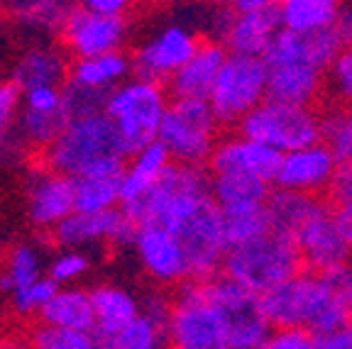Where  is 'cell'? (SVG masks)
Segmentation results:
<instances>
[{"label": "cell", "instance_id": "cell-22", "mask_svg": "<svg viewBox=\"0 0 352 349\" xmlns=\"http://www.w3.org/2000/svg\"><path fill=\"white\" fill-rule=\"evenodd\" d=\"M281 20L276 8L270 10H250L237 12L232 10V17L228 22L226 34H223V47L230 54L245 56H264L274 44V39L281 32Z\"/></svg>", "mask_w": 352, "mask_h": 349}, {"label": "cell", "instance_id": "cell-52", "mask_svg": "<svg viewBox=\"0 0 352 349\" xmlns=\"http://www.w3.org/2000/svg\"><path fill=\"white\" fill-rule=\"evenodd\" d=\"M0 88H3V81H0Z\"/></svg>", "mask_w": 352, "mask_h": 349}, {"label": "cell", "instance_id": "cell-5", "mask_svg": "<svg viewBox=\"0 0 352 349\" xmlns=\"http://www.w3.org/2000/svg\"><path fill=\"white\" fill-rule=\"evenodd\" d=\"M301 271L306 269L294 237L272 227L254 240L230 247L223 262V276L257 295L270 293Z\"/></svg>", "mask_w": 352, "mask_h": 349}, {"label": "cell", "instance_id": "cell-6", "mask_svg": "<svg viewBox=\"0 0 352 349\" xmlns=\"http://www.w3.org/2000/svg\"><path fill=\"white\" fill-rule=\"evenodd\" d=\"M169 88L160 81L132 76L110 91L105 115L116 122L127 152L138 154L160 139L162 122L169 110Z\"/></svg>", "mask_w": 352, "mask_h": 349}, {"label": "cell", "instance_id": "cell-43", "mask_svg": "<svg viewBox=\"0 0 352 349\" xmlns=\"http://www.w3.org/2000/svg\"><path fill=\"white\" fill-rule=\"evenodd\" d=\"M83 10L98 12V15L110 17H127L130 10L138 5V0H78Z\"/></svg>", "mask_w": 352, "mask_h": 349}, {"label": "cell", "instance_id": "cell-20", "mask_svg": "<svg viewBox=\"0 0 352 349\" xmlns=\"http://www.w3.org/2000/svg\"><path fill=\"white\" fill-rule=\"evenodd\" d=\"M270 185L272 183L257 176L237 174V171L210 174V196L226 220L264 213L272 198Z\"/></svg>", "mask_w": 352, "mask_h": 349}, {"label": "cell", "instance_id": "cell-16", "mask_svg": "<svg viewBox=\"0 0 352 349\" xmlns=\"http://www.w3.org/2000/svg\"><path fill=\"white\" fill-rule=\"evenodd\" d=\"M342 159L333 152L330 144L323 139L311 147L296 149V152L281 154L279 174H276V188L303 193V196H320L330 191L340 174Z\"/></svg>", "mask_w": 352, "mask_h": 349}, {"label": "cell", "instance_id": "cell-8", "mask_svg": "<svg viewBox=\"0 0 352 349\" xmlns=\"http://www.w3.org/2000/svg\"><path fill=\"white\" fill-rule=\"evenodd\" d=\"M171 349H228L226 317L210 298L206 281H186L171 295Z\"/></svg>", "mask_w": 352, "mask_h": 349}, {"label": "cell", "instance_id": "cell-31", "mask_svg": "<svg viewBox=\"0 0 352 349\" xmlns=\"http://www.w3.org/2000/svg\"><path fill=\"white\" fill-rule=\"evenodd\" d=\"M8 10L20 25L39 32H61L74 10L69 0H8Z\"/></svg>", "mask_w": 352, "mask_h": 349}, {"label": "cell", "instance_id": "cell-44", "mask_svg": "<svg viewBox=\"0 0 352 349\" xmlns=\"http://www.w3.org/2000/svg\"><path fill=\"white\" fill-rule=\"evenodd\" d=\"M330 198L336 207H352V161H342L340 174L330 188Z\"/></svg>", "mask_w": 352, "mask_h": 349}, {"label": "cell", "instance_id": "cell-42", "mask_svg": "<svg viewBox=\"0 0 352 349\" xmlns=\"http://www.w3.org/2000/svg\"><path fill=\"white\" fill-rule=\"evenodd\" d=\"M22 108L34 113H61L64 110V86L32 88L22 95Z\"/></svg>", "mask_w": 352, "mask_h": 349}, {"label": "cell", "instance_id": "cell-4", "mask_svg": "<svg viewBox=\"0 0 352 349\" xmlns=\"http://www.w3.org/2000/svg\"><path fill=\"white\" fill-rule=\"evenodd\" d=\"M130 159L116 122L105 113L78 117L64 127L56 142L42 152V164L69 179H81L105 166L125 164Z\"/></svg>", "mask_w": 352, "mask_h": 349}, {"label": "cell", "instance_id": "cell-9", "mask_svg": "<svg viewBox=\"0 0 352 349\" xmlns=\"http://www.w3.org/2000/svg\"><path fill=\"white\" fill-rule=\"evenodd\" d=\"M240 135L276 149L279 154L296 152L323 139V117L308 105L264 100L237 125Z\"/></svg>", "mask_w": 352, "mask_h": 349}, {"label": "cell", "instance_id": "cell-2", "mask_svg": "<svg viewBox=\"0 0 352 349\" xmlns=\"http://www.w3.org/2000/svg\"><path fill=\"white\" fill-rule=\"evenodd\" d=\"M259 298L272 328H301L318 337L352 322V264L301 271Z\"/></svg>", "mask_w": 352, "mask_h": 349}, {"label": "cell", "instance_id": "cell-10", "mask_svg": "<svg viewBox=\"0 0 352 349\" xmlns=\"http://www.w3.org/2000/svg\"><path fill=\"white\" fill-rule=\"evenodd\" d=\"M267 78L270 69L264 56L228 54L208 98L220 125H240L254 108H259L267 100Z\"/></svg>", "mask_w": 352, "mask_h": 349}, {"label": "cell", "instance_id": "cell-12", "mask_svg": "<svg viewBox=\"0 0 352 349\" xmlns=\"http://www.w3.org/2000/svg\"><path fill=\"white\" fill-rule=\"evenodd\" d=\"M201 42L204 39L198 30H193L184 20L166 22L149 32L135 49V56H132L135 76L169 83L171 76L196 54Z\"/></svg>", "mask_w": 352, "mask_h": 349}, {"label": "cell", "instance_id": "cell-33", "mask_svg": "<svg viewBox=\"0 0 352 349\" xmlns=\"http://www.w3.org/2000/svg\"><path fill=\"white\" fill-rule=\"evenodd\" d=\"M316 203H318V198L314 196L276 188L272 193L270 203H267V215H270L272 229H279V232H286V235L294 237L296 229L301 227V223L308 218V213L314 210Z\"/></svg>", "mask_w": 352, "mask_h": 349}, {"label": "cell", "instance_id": "cell-41", "mask_svg": "<svg viewBox=\"0 0 352 349\" xmlns=\"http://www.w3.org/2000/svg\"><path fill=\"white\" fill-rule=\"evenodd\" d=\"M259 349H316V335L301 328H272Z\"/></svg>", "mask_w": 352, "mask_h": 349}, {"label": "cell", "instance_id": "cell-3", "mask_svg": "<svg viewBox=\"0 0 352 349\" xmlns=\"http://www.w3.org/2000/svg\"><path fill=\"white\" fill-rule=\"evenodd\" d=\"M340 52V39L330 27L311 34L281 30L270 52L264 54L270 69L267 98L314 108L316 100L323 95L325 74Z\"/></svg>", "mask_w": 352, "mask_h": 349}, {"label": "cell", "instance_id": "cell-49", "mask_svg": "<svg viewBox=\"0 0 352 349\" xmlns=\"http://www.w3.org/2000/svg\"><path fill=\"white\" fill-rule=\"evenodd\" d=\"M0 349H34L28 337H6L0 339Z\"/></svg>", "mask_w": 352, "mask_h": 349}, {"label": "cell", "instance_id": "cell-25", "mask_svg": "<svg viewBox=\"0 0 352 349\" xmlns=\"http://www.w3.org/2000/svg\"><path fill=\"white\" fill-rule=\"evenodd\" d=\"M91 291L96 313V335L98 339L116 335L142 315V298L120 284H98Z\"/></svg>", "mask_w": 352, "mask_h": 349}, {"label": "cell", "instance_id": "cell-47", "mask_svg": "<svg viewBox=\"0 0 352 349\" xmlns=\"http://www.w3.org/2000/svg\"><path fill=\"white\" fill-rule=\"evenodd\" d=\"M228 5L237 12H250V10H270V8L279 5V0H230Z\"/></svg>", "mask_w": 352, "mask_h": 349}, {"label": "cell", "instance_id": "cell-15", "mask_svg": "<svg viewBox=\"0 0 352 349\" xmlns=\"http://www.w3.org/2000/svg\"><path fill=\"white\" fill-rule=\"evenodd\" d=\"M140 225L130 220L122 207L105 210V213H74L52 229V237L59 249H86V247L113 245L130 247L135 245Z\"/></svg>", "mask_w": 352, "mask_h": 349}, {"label": "cell", "instance_id": "cell-48", "mask_svg": "<svg viewBox=\"0 0 352 349\" xmlns=\"http://www.w3.org/2000/svg\"><path fill=\"white\" fill-rule=\"evenodd\" d=\"M330 205H333V203H330ZM333 210H336L338 227H340L342 237H345V242L352 249V207H336L333 205Z\"/></svg>", "mask_w": 352, "mask_h": 349}, {"label": "cell", "instance_id": "cell-23", "mask_svg": "<svg viewBox=\"0 0 352 349\" xmlns=\"http://www.w3.org/2000/svg\"><path fill=\"white\" fill-rule=\"evenodd\" d=\"M72 74L69 54L54 44H34L28 52H22L12 69V83L22 93L42 86H66Z\"/></svg>", "mask_w": 352, "mask_h": 349}, {"label": "cell", "instance_id": "cell-50", "mask_svg": "<svg viewBox=\"0 0 352 349\" xmlns=\"http://www.w3.org/2000/svg\"><path fill=\"white\" fill-rule=\"evenodd\" d=\"M8 122H10V117H8V115H3V113H0V135H3V132H6Z\"/></svg>", "mask_w": 352, "mask_h": 349}, {"label": "cell", "instance_id": "cell-24", "mask_svg": "<svg viewBox=\"0 0 352 349\" xmlns=\"http://www.w3.org/2000/svg\"><path fill=\"white\" fill-rule=\"evenodd\" d=\"M174 164L162 142H152L149 147L140 149L138 154H132L125 164V174H122V213H130L144 198L152 193V188L162 181V176L169 171Z\"/></svg>", "mask_w": 352, "mask_h": 349}, {"label": "cell", "instance_id": "cell-7", "mask_svg": "<svg viewBox=\"0 0 352 349\" xmlns=\"http://www.w3.org/2000/svg\"><path fill=\"white\" fill-rule=\"evenodd\" d=\"M220 120L208 100L174 98L162 122L160 139L171 161L182 166H204L218 147Z\"/></svg>", "mask_w": 352, "mask_h": 349}, {"label": "cell", "instance_id": "cell-29", "mask_svg": "<svg viewBox=\"0 0 352 349\" xmlns=\"http://www.w3.org/2000/svg\"><path fill=\"white\" fill-rule=\"evenodd\" d=\"M345 0H279L281 27L296 34H311L333 27Z\"/></svg>", "mask_w": 352, "mask_h": 349}, {"label": "cell", "instance_id": "cell-14", "mask_svg": "<svg viewBox=\"0 0 352 349\" xmlns=\"http://www.w3.org/2000/svg\"><path fill=\"white\" fill-rule=\"evenodd\" d=\"M59 34L66 54L74 56V61L94 59L125 49L130 39V22L127 17L98 15L78 5L69 12Z\"/></svg>", "mask_w": 352, "mask_h": 349}, {"label": "cell", "instance_id": "cell-51", "mask_svg": "<svg viewBox=\"0 0 352 349\" xmlns=\"http://www.w3.org/2000/svg\"><path fill=\"white\" fill-rule=\"evenodd\" d=\"M204 3H213V5H228L230 0H204Z\"/></svg>", "mask_w": 352, "mask_h": 349}, {"label": "cell", "instance_id": "cell-1", "mask_svg": "<svg viewBox=\"0 0 352 349\" xmlns=\"http://www.w3.org/2000/svg\"><path fill=\"white\" fill-rule=\"evenodd\" d=\"M138 225H162L184 247L191 281L223 273L230 249L226 218L210 196V176L201 166L171 164L162 181L135 210L125 213Z\"/></svg>", "mask_w": 352, "mask_h": 349}, {"label": "cell", "instance_id": "cell-38", "mask_svg": "<svg viewBox=\"0 0 352 349\" xmlns=\"http://www.w3.org/2000/svg\"><path fill=\"white\" fill-rule=\"evenodd\" d=\"M110 93H98L91 88L76 86V83L66 81L64 86V110L69 115V120H78V117H91V115L105 113V103H108Z\"/></svg>", "mask_w": 352, "mask_h": 349}, {"label": "cell", "instance_id": "cell-35", "mask_svg": "<svg viewBox=\"0 0 352 349\" xmlns=\"http://www.w3.org/2000/svg\"><path fill=\"white\" fill-rule=\"evenodd\" d=\"M25 337L30 339L34 349H100V339L96 333L52 328L44 322L32 325V330Z\"/></svg>", "mask_w": 352, "mask_h": 349}, {"label": "cell", "instance_id": "cell-27", "mask_svg": "<svg viewBox=\"0 0 352 349\" xmlns=\"http://www.w3.org/2000/svg\"><path fill=\"white\" fill-rule=\"evenodd\" d=\"M125 164L105 166V169H98V171H94V174L74 179V183H76L78 213H105V210L120 207Z\"/></svg>", "mask_w": 352, "mask_h": 349}, {"label": "cell", "instance_id": "cell-30", "mask_svg": "<svg viewBox=\"0 0 352 349\" xmlns=\"http://www.w3.org/2000/svg\"><path fill=\"white\" fill-rule=\"evenodd\" d=\"M100 349H171L169 330L164 320H157L142 311V315L127 328L100 339Z\"/></svg>", "mask_w": 352, "mask_h": 349}, {"label": "cell", "instance_id": "cell-19", "mask_svg": "<svg viewBox=\"0 0 352 349\" xmlns=\"http://www.w3.org/2000/svg\"><path fill=\"white\" fill-rule=\"evenodd\" d=\"M279 164H281V154L276 149L267 147L262 142H254V139L240 135V132L220 139L213 157L208 161L210 174L237 171V174L257 176V179L267 181V183H274L276 181Z\"/></svg>", "mask_w": 352, "mask_h": 349}, {"label": "cell", "instance_id": "cell-26", "mask_svg": "<svg viewBox=\"0 0 352 349\" xmlns=\"http://www.w3.org/2000/svg\"><path fill=\"white\" fill-rule=\"evenodd\" d=\"M39 322L52 328L81 330V333H96V313L91 291L78 286H61L54 298L39 313Z\"/></svg>", "mask_w": 352, "mask_h": 349}, {"label": "cell", "instance_id": "cell-45", "mask_svg": "<svg viewBox=\"0 0 352 349\" xmlns=\"http://www.w3.org/2000/svg\"><path fill=\"white\" fill-rule=\"evenodd\" d=\"M316 349H352V322L316 337Z\"/></svg>", "mask_w": 352, "mask_h": 349}, {"label": "cell", "instance_id": "cell-11", "mask_svg": "<svg viewBox=\"0 0 352 349\" xmlns=\"http://www.w3.org/2000/svg\"><path fill=\"white\" fill-rule=\"evenodd\" d=\"M210 298L220 308L228 328V349H259L272 325L262 311V298L242 289L228 276H215L206 281Z\"/></svg>", "mask_w": 352, "mask_h": 349}, {"label": "cell", "instance_id": "cell-17", "mask_svg": "<svg viewBox=\"0 0 352 349\" xmlns=\"http://www.w3.org/2000/svg\"><path fill=\"white\" fill-rule=\"evenodd\" d=\"M132 251H135L142 271L152 278L154 284L179 289L186 281H191L184 247L162 225H140Z\"/></svg>", "mask_w": 352, "mask_h": 349}, {"label": "cell", "instance_id": "cell-36", "mask_svg": "<svg viewBox=\"0 0 352 349\" xmlns=\"http://www.w3.org/2000/svg\"><path fill=\"white\" fill-rule=\"evenodd\" d=\"M323 142L347 161L352 159V105H338L328 117H323Z\"/></svg>", "mask_w": 352, "mask_h": 349}, {"label": "cell", "instance_id": "cell-13", "mask_svg": "<svg viewBox=\"0 0 352 349\" xmlns=\"http://www.w3.org/2000/svg\"><path fill=\"white\" fill-rule=\"evenodd\" d=\"M294 242L298 247L306 271L325 273L350 264L352 249L342 237L340 227H338L336 210L330 203H316L314 210L308 213V218L296 229Z\"/></svg>", "mask_w": 352, "mask_h": 349}, {"label": "cell", "instance_id": "cell-37", "mask_svg": "<svg viewBox=\"0 0 352 349\" xmlns=\"http://www.w3.org/2000/svg\"><path fill=\"white\" fill-rule=\"evenodd\" d=\"M88 271H91V257L83 249H61L47 267V276L56 286H74Z\"/></svg>", "mask_w": 352, "mask_h": 349}, {"label": "cell", "instance_id": "cell-53", "mask_svg": "<svg viewBox=\"0 0 352 349\" xmlns=\"http://www.w3.org/2000/svg\"><path fill=\"white\" fill-rule=\"evenodd\" d=\"M347 161H352V159H347Z\"/></svg>", "mask_w": 352, "mask_h": 349}, {"label": "cell", "instance_id": "cell-34", "mask_svg": "<svg viewBox=\"0 0 352 349\" xmlns=\"http://www.w3.org/2000/svg\"><path fill=\"white\" fill-rule=\"evenodd\" d=\"M69 122L72 120H69L66 110H61V113H34V110L22 108L20 137L32 147L47 149L50 144L56 142V137L64 132V127Z\"/></svg>", "mask_w": 352, "mask_h": 349}, {"label": "cell", "instance_id": "cell-32", "mask_svg": "<svg viewBox=\"0 0 352 349\" xmlns=\"http://www.w3.org/2000/svg\"><path fill=\"white\" fill-rule=\"evenodd\" d=\"M44 278V259L42 251L34 245H17L6 262V271L0 273V291L17 293Z\"/></svg>", "mask_w": 352, "mask_h": 349}, {"label": "cell", "instance_id": "cell-18", "mask_svg": "<svg viewBox=\"0 0 352 349\" xmlns=\"http://www.w3.org/2000/svg\"><path fill=\"white\" fill-rule=\"evenodd\" d=\"M76 213V183L50 166H39L28 179V215L39 229H54Z\"/></svg>", "mask_w": 352, "mask_h": 349}, {"label": "cell", "instance_id": "cell-39", "mask_svg": "<svg viewBox=\"0 0 352 349\" xmlns=\"http://www.w3.org/2000/svg\"><path fill=\"white\" fill-rule=\"evenodd\" d=\"M59 289L61 286H56L50 276L39 278L37 284L12 293V311L22 317H39V313L47 308V303L54 298V293Z\"/></svg>", "mask_w": 352, "mask_h": 349}, {"label": "cell", "instance_id": "cell-21", "mask_svg": "<svg viewBox=\"0 0 352 349\" xmlns=\"http://www.w3.org/2000/svg\"><path fill=\"white\" fill-rule=\"evenodd\" d=\"M230 52L223 47V42L206 39L201 42L198 52L171 76L166 83L174 98H191V100H208L213 86L218 81L223 64H226Z\"/></svg>", "mask_w": 352, "mask_h": 349}, {"label": "cell", "instance_id": "cell-28", "mask_svg": "<svg viewBox=\"0 0 352 349\" xmlns=\"http://www.w3.org/2000/svg\"><path fill=\"white\" fill-rule=\"evenodd\" d=\"M132 71H135L132 56H127L125 52H116V54L94 56V59H76L72 64L69 83L98 93H110L120 83H125Z\"/></svg>", "mask_w": 352, "mask_h": 349}, {"label": "cell", "instance_id": "cell-40", "mask_svg": "<svg viewBox=\"0 0 352 349\" xmlns=\"http://www.w3.org/2000/svg\"><path fill=\"white\" fill-rule=\"evenodd\" d=\"M325 86L340 100V105H352V47H345L330 64L325 74Z\"/></svg>", "mask_w": 352, "mask_h": 349}, {"label": "cell", "instance_id": "cell-46", "mask_svg": "<svg viewBox=\"0 0 352 349\" xmlns=\"http://www.w3.org/2000/svg\"><path fill=\"white\" fill-rule=\"evenodd\" d=\"M333 32H336V37L340 39L342 49L345 47H352V8L350 5H342L340 12H338L336 22H333Z\"/></svg>", "mask_w": 352, "mask_h": 349}]
</instances>
